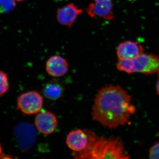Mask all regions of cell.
Here are the masks:
<instances>
[{
  "mask_svg": "<svg viewBox=\"0 0 159 159\" xmlns=\"http://www.w3.org/2000/svg\"><path fill=\"white\" fill-rule=\"evenodd\" d=\"M92 109L93 119L110 129L125 125L136 111L128 93L119 86L112 84L98 91Z\"/></svg>",
  "mask_w": 159,
  "mask_h": 159,
  "instance_id": "6da1fadb",
  "label": "cell"
},
{
  "mask_svg": "<svg viewBox=\"0 0 159 159\" xmlns=\"http://www.w3.org/2000/svg\"><path fill=\"white\" fill-rule=\"evenodd\" d=\"M72 156L77 159H126L130 157L120 138L98 137L95 135L88 147Z\"/></svg>",
  "mask_w": 159,
  "mask_h": 159,
  "instance_id": "7a4b0ae2",
  "label": "cell"
},
{
  "mask_svg": "<svg viewBox=\"0 0 159 159\" xmlns=\"http://www.w3.org/2000/svg\"><path fill=\"white\" fill-rule=\"evenodd\" d=\"M117 68L128 74L141 73L159 75V56L143 53L132 59H119Z\"/></svg>",
  "mask_w": 159,
  "mask_h": 159,
  "instance_id": "3957f363",
  "label": "cell"
},
{
  "mask_svg": "<svg viewBox=\"0 0 159 159\" xmlns=\"http://www.w3.org/2000/svg\"><path fill=\"white\" fill-rule=\"evenodd\" d=\"M43 104V98L39 92L31 91L23 93L17 98V108L26 115L39 112Z\"/></svg>",
  "mask_w": 159,
  "mask_h": 159,
  "instance_id": "277c9868",
  "label": "cell"
},
{
  "mask_svg": "<svg viewBox=\"0 0 159 159\" xmlns=\"http://www.w3.org/2000/svg\"><path fill=\"white\" fill-rule=\"evenodd\" d=\"M95 134L92 131L87 129L73 130L68 134L66 143L69 148L74 152H80L88 147Z\"/></svg>",
  "mask_w": 159,
  "mask_h": 159,
  "instance_id": "5b68a950",
  "label": "cell"
},
{
  "mask_svg": "<svg viewBox=\"0 0 159 159\" xmlns=\"http://www.w3.org/2000/svg\"><path fill=\"white\" fill-rule=\"evenodd\" d=\"M86 12L91 18L98 17L106 20L115 18L112 0H94L88 6Z\"/></svg>",
  "mask_w": 159,
  "mask_h": 159,
  "instance_id": "8992f818",
  "label": "cell"
},
{
  "mask_svg": "<svg viewBox=\"0 0 159 159\" xmlns=\"http://www.w3.org/2000/svg\"><path fill=\"white\" fill-rule=\"evenodd\" d=\"M36 128L41 133L49 135L56 130L58 124L56 116L50 111H43L39 113L34 120Z\"/></svg>",
  "mask_w": 159,
  "mask_h": 159,
  "instance_id": "52a82bcc",
  "label": "cell"
},
{
  "mask_svg": "<svg viewBox=\"0 0 159 159\" xmlns=\"http://www.w3.org/2000/svg\"><path fill=\"white\" fill-rule=\"evenodd\" d=\"M83 12L82 9L70 3L57 9L56 17L60 24L70 28Z\"/></svg>",
  "mask_w": 159,
  "mask_h": 159,
  "instance_id": "ba28073f",
  "label": "cell"
},
{
  "mask_svg": "<svg viewBox=\"0 0 159 159\" xmlns=\"http://www.w3.org/2000/svg\"><path fill=\"white\" fill-rule=\"evenodd\" d=\"M143 46L138 42L125 41L120 43L116 49L119 59H130L144 53Z\"/></svg>",
  "mask_w": 159,
  "mask_h": 159,
  "instance_id": "9c48e42d",
  "label": "cell"
},
{
  "mask_svg": "<svg viewBox=\"0 0 159 159\" xmlns=\"http://www.w3.org/2000/svg\"><path fill=\"white\" fill-rule=\"evenodd\" d=\"M69 68L66 60L59 55L51 56L46 62V71L52 77H62L68 72Z\"/></svg>",
  "mask_w": 159,
  "mask_h": 159,
  "instance_id": "30bf717a",
  "label": "cell"
},
{
  "mask_svg": "<svg viewBox=\"0 0 159 159\" xmlns=\"http://www.w3.org/2000/svg\"><path fill=\"white\" fill-rule=\"evenodd\" d=\"M31 127L29 124L22 123L16 128V135L19 145L24 149L29 148L33 143L34 135L32 134L33 129Z\"/></svg>",
  "mask_w": 159,
  "mask_h": 159,
  "instance_id": "8fae6325",
  "label": "cell"
},
{
  "mask_svg": "<svg viewBox=\"0 0 159 159\" xmlns=\"http://www.w3.org/2000/svg\"><path fill=\"white\" fill-rule=\"evenodd\" d=\"M43 91L46 98L51 100H56L62 96L64 88L59 82L51 81L46 84Z\"/></svg>",
  "mask_w": 159,
  "mask_h": 159,
  "instance_id": "7c38bea8",
  "label": "cell"
},
{
  "mask_svg": "<svg viewBox=\"0 0 159 159\" xmlns=\"http://www.w3.org/2000/svg\"><path fill=\"white\" fill-rule=\"evenodd\" d=\"M16 6L15 0H0V13H9L14 10Z\"/></svg>",
  "mask_w": 159,
  "mask_h": 159,
  "instance_id": "4fadbf2b",
  "label": "cell"
},
{
  "mask_svg": "<svg viewBox=\"0 0 159 159\" xmlns=\"http://www.w3.org/2000/svg\"><path fill=\"white\" fill-rule=\"evenodd\" d=\"M9 88L8 75L5 72L0 71V97L6 93Z\"/></svg>",
  "mask_w": 159,
  "mask_h": 159,
  "instance_id": "5bb4252c",
  "label": "cell"
},
{
  "mask_svg": "<svg viewBox=\"0 0 159 159\" xmlns=\"http://www.w3.org/2000/svg\"><path fill=\"white\" fill-rule=\"evenodd\" d=\"M149 157L152 159H159V142H156L151 147Z\"/></svg>",
  "mask_w": 159,
  "mask_h": 159,
  "instance_id": "9a60e30c",
  "label": "cell"
},
{
  "mask_svg": "<svg viewBox=\"0 0 159 159\" xmlns=\"http://www.w3.org/2000/svg\"><path fill=\"white\" fill-rule=\"evenodd\" d=\"M10 158H11V157L3 153L2 146H1V144H0V159H8Z\"/></svg>",
  "mask_w": 159,
  "mask_h": 159,
  "instance_id": "2e32d148",
  "label": "cell"
},
{
  "mask_svg": "<svg viewBox=\"0 0 159 159\" xmlns=\"http://www.w3.org/2000/svg\"><path fill=\"white\" fill-rule=\"evenodd\" d=\"M156 91L157 94L159 96V78L156 84Z\"/></svg>",
  "mask_w": 159,
  "mask_h": 159,
  "instance_id": "e0dca14e",
  "label": "cell"
},
{
  "mask_svg": "<svg viewBox=\"0 0 159 159\" xmlns=\"http://www.w3.org/2000/svg\"><path fill=\"white\" fill-rule=\"evenodd\" d=\"M15 1H17V2H24V1H26V0H15Z\"/></svg>",
  "mask_w": 159,
  "mask_h": 159,
  "instance_id": "ac0fdd59",
  "label": "cell"
},
{
  "mask_svg": "<svg viewBox=\"0 0 159 159\" xmlns=\"http://www.w3.org/2000/svg\"><path fill=\"white\" fill-rule=\"evenodd\" d=\"M54 1H56V2H60V1H62L63 0H54Z\"/></svg>",
  "mask_w": 159,
  "mask_h": 159,
  "instance_id": "d6986e66",
  "label": "cell"
},
{
  "mask_svg": "<svg viewBox=\"0 0 159 159\" xmlns=\"http://www.w3.org/2000/svg\"><path fill=\"white\" fill-rule=\"evenodd\" d=\"M128 1H136V0H128Z\"/></svg>",
  "mask_w": 159,
  "mask_h": 159,
  "instance_id": "ffe728a7",
  "label": "cell"
}]
</instances>
